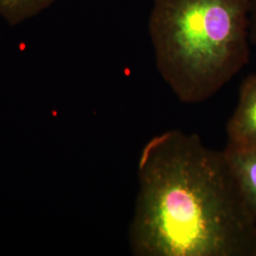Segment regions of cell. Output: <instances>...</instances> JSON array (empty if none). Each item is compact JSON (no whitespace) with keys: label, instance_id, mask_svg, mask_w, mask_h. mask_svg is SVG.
Instances as JSON below:
<instances>
[{"label":"cell","instance_id":"1","mask_svg":"<svg viewBox=\"0 0 256 256\" xmlns=\"http://www.w3.org/2000/svg\"><path fill=\"white\" fill-rule=\"evenodd\" d=\"M129 227L136 256H256V221L224 150L196 134L151 138L138 162Z\"/></svg>","mask_w":256,"mask_h":256},{"label":"cell","instance_id":"2","mask_svg":"<svg viewBox=\"0 0 256 256\" xmlns=\"http://www.w3.org/2000/svg\"><path fill=\"white\" fill-rule=\"evenodd\" d=\"M252 0H153L156 66L180 101H208L250 60Z\"/></svg>","mask_w":256,"mask_h":256},{"label":"cell","instance_id":"3","mask_svg":"<svg viewBox=\"0 0 256 256\" xmlns=\"http://www.w3.org/2000/svg\"><path fill=\"white\" fill-rule=\"evenodd\" d=\"M227 146L256 149V74L240 86L238 104L227 124Z\"/></svg>","mask_w":256,"mask_h":256},{"label":"cell","instance_id":"4","mask_svg":"<svg viewBox=\"0 0 256 256\" xmlns=\"http://www.w3.org/2000/svg\"><path fill=\"white\" fill-rule=\"evenodd\" d=\"M224 152L242 198L256 221V149L226 146Z\"/></svg>","mask_w":256,"mask_h":256},{"label":"cell","instance_id":"5","mask_svg":"<svg viewBox=\"0 0 256 256\" xmlns=\"http://www.w3.org/2000/svg\"><path fill=\"white\" fill-rule=\"evenodd\" d=\"M56 0H0V18L10 26L34 18L54 5Z\"/></svg>","mask_w":256,"mask_h":256},{"label":"cell","instance_id":"6","mask_svg":"<svg viewBox=\"0 0 256 256\" xmlns=\"http://www.w3.org/2000/svg\"><path fill=\"white\" fill-rule=\"evenodd\" d=\"M250 40L256 46V0H252L250 12Z\"/></svg>","mask_w":256,"mask_h":256}]
</instances>
